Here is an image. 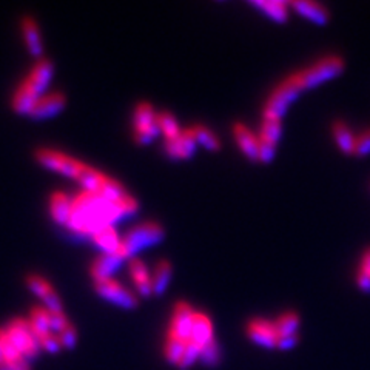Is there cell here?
Instances as JSON below:
<instances>
[{"label":"cell","instance_id":"6da1fadb","mask_svg":"<svg viewBox=\"0 0 370 370\" xmlns=\"http://www.w3.org/2000/svg\"><path fill=\"white\" fill-rule=\"evenodd\" d=\"M345 68V62L341 56H326L323 59L318 61L312 67L302 70L300 73L292 74V78L295 79L296 85L300 87L301 92L304 90L315 88L324 82L331 80L333 78H338L340 74Z\"/></svg>","mask_w":370,"mask_h":370},{"label":"cell","instance_id":"7a4b0ae2","mask_svg":"<svg viewBox=\"0 0 370 370\" xmlns=\"http://www.w3.org/2000/svg\"><path fill=\"white\" fill-rule=\"evenodd\" d=\"M164 240V228L156 222H144V224L131 228L123 236L119 244L118 252L125 259H131L137 252H141L145 247L158 244Z\"/></svg>","mask_w":370,"mask_h":370},{"label":"cell","instance_id":"3957f363","mask_svg":"<svg viewBox=\"0 0 370 370\" xmlns=\"http://www.w3.org/2000/svg\"><path fill=\"white\" fill-rule=\"evenodd\" d=\"M302 92L296 85L295 79L290 76L287 78L281 85L275 88V92L270 94L269 101L264 106V119H276L281 121L289 106L296 101Z\"/></svg>","mask_w":370,"mask_h":370},{"label":"cell","instance_id":"277c9868","mask_svg":"<svg viewBox=\"0 0 370 370\" xmlns=\"http://www.w3.org/2000/svg\"><path fill=\"white\" fill-rule=\"evenodd\" d=\"M5 333L8 336V340L20 350L25 359L35 358L39 353L40 345L36 335L31 331L28 321L14 319L13 323H10V326L5 328Z\"/></svg>","mask_w":370,"mask_h":370},{"label":"cell","instance_id":"5b68a950","mask_svg":"<svg viewBox=\"0 0 370 370\" xmlns=\"http://www.w3.org/2000/svg\"><path fill=\"white\" fill-rule=\"evenodd\" d=\"M36 159L42 164L44 167L57 173H62V175L74 179H76L79 168L82 166L79 161L70 158V156L62 154L59 152L47 150V148H39L36 152Z\"/></svg>","mask_w":370,"mask_h":370},{"label":"cell","instance_id":"8992f818","mask_svg":"<svg viewBox=\"0 0 370 370\" xmlns=\"http://www.w3.org/2000/svg\"><path fill=\"white\" fill-rule=\"evenodd\" d=\"M94 290L99 296H102L104 300L116 304V306L122 309L131 310V309L137 307L136 296L131 292H128L125 287H122L119 283L113 281V279L94 283Z\"/></svg>","mask_w":370,"mask_h":370},{"label":"cell","instance_id":"52a82bcc","mask_svg":"<svg viewBox=\"0 0 370 370\" xmlns=\"http://www.w3.org/2000/svg\"><path fill=\"white\" fill-rule=\"evenodd\" d=\"M279 136H281V121L264 119V123H262V128H261V135L258 139L261 162L269 164L275 158Z\"/></svg>","mask_w":370,"mask_h":370},{"label":"cell","instance_id":"ba28073f","mask_svg":"<svg viewBox=\"0 0 370 370\" xmlns=\"http://www.w3.org/2000/svg\"><path fill=\"white\" fill-rule=\"evenodd\" d=\"M193 315H195V312L192 310V307L188 306L187 302H184V301L178 302L176 307H175V314H173L168 335L176 336V338L183 340L185 343L190 341Z\"/></svg>","mask_w":370,"mask_h":370},{"label":"cell","instance_id":"9c48e42d","mask_svg":"<svg viewBox=\"0 0 370 370\" xmlns=\"http://www.w3.org/2000/svg\"><path fill=\"white\" fill-rule=\"evenodd\" d=\"M247 333H249L250 340L262 345V347L267 349H273L276 347V341H278V335L275 331V324L269 323L266 319H253L247 326Z\"/></svg>","mask_w":370,"mask_h":370},{"label":"cell","instance_id":"30bf717a","mask_svg":"<svg viewBox=\"0 0 370 370\" xmlns=\"http://www.w3.org/2000/svg\"><path fill=\"white\" fill-rule=\"evenodd\" d=\"M27 284L32 292L42 298V301L47 304L48 312H53V314H62V302L59 300V296H57L53 287L49 285L44 278H40L37 275H30L27 278Z\"/></svg>","mask_w":370,"mask_h":370},{"label":"cell","instance_id":"8fae6325","mask_svg":"<svg viewBox=\"0 0 370 370\" xmlns=\"http://www.w3.org/2000/svg\"><path fill=\"white\" fill-rule=\"evenodd\" d=\"M65 96L62 93H51L40 96L36 104L32 105V109L30 110V116L35 119H47L51 118L54 114L62 111L65 109Z\"/></svg>","mask_w":370,"mask_h":370},{"label":"cell","instance_id":"7c38bea8","mask_svg":"<svg viewBox=\"0 0 370 370\" xmlns=\"http://www.w3.org/2000/svg\"><path fill=\"white\" fill-rule=\"evenodd\" d=\"M196 148V139L192 128L180 131V135L171 141H166V152L171 159H188L192 158Z\"/></svg>","mask_w":370,"mask_h":370},{"label":"cell","instance_id":"4fadbf2b","mask_svg":"<svg viewBox=\"0 0 370 370\" xmlns=\"http://www.w3.org/2000/svg\"><path fill=\"white\" fill-rule=\"evenodd\" d=\"M123 261H125V258H123L118 250L113 253L101 254L92 266V276L94 279V283L111 279V275L119 269Z\"/></svg>","mask_w":370,"mask_h":370},{"label":"cell","instance_id":"5bb4252c","mask_svg":"<svg viewBox=\"0 0 370 370\" xmlns=\"http://www.w3.org/2000/svg\"><path fill=\"white\" fill-rule=\"evenodd\" d=\"M289 5H292L302 18H306L316 25H321V27L331 20V13H328L327 8L321 4L312 2V0H295V2Z\"/></svg>","mask_w":370,"mask_h":370},{"label":"cell","instance_id":"9a60e30c","mask_svg":"<svg viewBox=\"0 0 370 370\" xmlns=\"http://www.w3.org/2000/svg\"><path fill=\"white\" fill-rule=\"evenodd\" d=\"M233 135H235L238 145H240V148L247 158H249L252 162H259L258 139L253 136L252 131L245 125H242V123L236 122L233 125Z\"/></svg>","mask_w":370,"mask_h":370},{"label":"cell","instance_id":"2e32d148","mask_svg":"<svg viewBox=\"0 0 370 370\" xmlns=\"http://www.w3.org/2000/svg\"><path fill=\"white\" fill-rule=\"evenodd\" d=\"M332 135L335 142L338 145L340 152L345 156H353V148H355L357 135L353 133L350 127L344 121H335L332 123Z\"/></svg>","mask_w":370,"mask_h":370},{"label":"cell","instance_id":"e0dca14e","mask_svg":"<svg viewBox=\"0 0 370 370\" xmlns=\"http://www.w3.org/2000/svg\"><path fill=\"white\" fill-rule=\"evenodd\" d=\"M39 97L40 94L31 87L30 82L25 79L13 97V109L20 114H25V113L28 114L30 110L32 109V105L36 104Z\"/></svg>","mask_w":370,"mask_h":370},{"label":"cell","instance_id":"ac0fdd59","mask_svg":"<svg viewBox=\"0 0 370 370\" xmlns=\"http://www.w3.org/2000/svg\"><path fill=\"white\" fill-rule=\"evenodd\" d=\"M51 76H53V63H51V61L40 59L35 65V68L31 70L27 80L30 82L31 87L35 88L40 96H42L44 90L49 84V80H51Z\"/></svg>","mask_w":370,"mask_h":370},{"label":"cell","instance_id":"d6986e66","mask_svg":"<svg viewBox=\"0 0 370 370\" xmlns=\"http://www.w3.org/2000/svg\"><path fill=\"white\" fill-rule=\"evenodd\" d=\"M130 273L136 284V289L139 295L144 296V298H148V296L153 293V285H152V279L150 276H148V271L144 266V262L137 258H131Z\"/></svg>","mask_w":370,"mask_h":370},{"label":"cell","instance_id":"ffe728a7","mask_svg":"<svg viewBox=\"0 0 370 370\" xmlns=\"http://www.w3.org/2000/svg\"><path fill=\"white\" fill-rule=\"evenodd\" d=\"M190 341H193L195 344L199 345V347H202V345L213 341V326H211V321L207 315H204V314H195L193 315Z\"/></svg>","mask_w":370,"mask_h":370},{"label":"cell","instance_id":"44dd1931","mask_svg":"<svg viewBox=\"0 0 370 370\" xmlns=\"http://www.w3.org/2000/svg\"><path fill=\"white\" fill-rule=\"evenodd\" d=\"M22 30H23L25 42H27L28 45L30 53L32 56L39 57L40 54H42L44 47H42V40H40V32L37 28V23L35 22V19L27 16V18L22 19Z\"/></svg>","mask_w":370,"mask_h":370},{"label":"cell","instance_id":"7402d4cb","mask_svg":"<svg viewBox=\"0 0 370 370\" xmlns=\"http://www.w3.org/2000/svg\"><path fill=\"white\" fill-rule=\"evenodd\" d=\"M49 209H51V216L57 224L67 226L71 215V201L67 195L62 192L53 193L51 199H49Z\"/></svg>","mask_w":370,"mask_h":370},{"label":"cell","instance_id":"603a6c76","mask_svg":"<svg viewBox=\"0 0 370 370\" xmlns=\"http://www.w3.org/2000/svg\"><path fill=\"white\" fill-rule=\"evenodd\" d=\"M104 178L105 176L102 175L101 171H97V170L88 167V166H84V164H82L80 168H79L78 176H76V180L80 185H84L85 192L97 193L99 187H101Z\"/></svg>","mask_w":370,"mask_h":370},{"label":"cell","instance_id":"cb8c5ba5","mask_svg":"<svg viewBox=\"0 0 370 370\" xmlns=\"http://www.w3.org/2000/svg\"><path fill=\"white\" fill-rule=\"evenodd\" d=\"M253 5L261 8L269 18L278 23H284L289 19V11H287V5L289 4L285 2H279V0H257V2H253Z\"/></svg>","mask_w":370,"mask_h":370},{"label":"cell","instance_id":"d4e9b609","mask_svg":"<svg viewBox=\"0 0 370 370\" xmlns=\"http://www.w3.org/2000/svg\"><path fill=\"white\" fill-rule=\"evenodd\" d=\"M92 238L93 241L104 250V253H113L119 249L121 241L111 226H106L101 230H97Z\"/></svg>","mask_w":370,"mask_h":370},{"label":"cell","instance_id":"484cf974","mask_svg":"<svg viewBox=\"0 0 370 370\" xmlns=\"http://www.w3.org/2000/svg\"><path fill=\"white\" fill-rule=\"evenodd\" d=\"M156 123V113L153 106L147 102L139 104L135 111V135L153 127Z\"/></svg>","mask_w":370,"mask_h":370},{"label":"cell","instance_id":"4316f807","mask_svg":"<svg viewBox=\"0 0 370 370\" xmlns=\"http://www.w3.org/2000/svg\"><path fill=\"white\" fill-rule=\"evenodd\" d=\"M28 323L32 333L36 335V338H40V336L51 332V327H49V312L47 309L42 307L32 309Z\"/></svg>","mask_w":370,"mask_h":370},{"label":"cell","instance_id":"83f0119b","mask_svg":"<svg viewBox=\"0 0 370 370\" xmlns=\"http://www.w3.org/2000/svg\"><path fill=\"white\" fill-rule=\"evenodd\" d=\"M355 284L363 293H370V245L366 247V250L361 254Z\"/></svg>","mask_w":370,"mask_h":370},{"label":"cell","instance_id":"f1b7e54d","mask_svg":"<svg viewBox=\"0 0 370 370\" xmlns=\"http://www.w3.org/2000/svg\"><path fill=\"white\" fill-rule=\"evenodd\" d=\"M170 278H171V266L168 261H161L158 262V266H156L154 270V275L152 279V285H153V293L154 295H162L166 292L167 285L170 283Z\"/></svg>","mask_w":370,"mask_h":370},{"label":"cell","instance_id":"f546056e","mask_svg":"<svg viewBox=\"0 0 370 370\" xmlns=\"http://www.w3.org/2000/svg\"><path fill=\"white\" fill-rule=\"evenodd\" d=\"M97 195L104 197L106 202H118L121 201L123 196H125V190H123V187L118 183V180H114L111 178H104L101 187H99Z\"/></svg>","mask_w":370,"mask_h":370},{"label":"cell","instance_id":"4dcf8cb0","mask_svg":"<svg viewBox=\"0 0 370 370\" xmlns=\"http://www.w3.org/2000/svg\"><path fill=\"white\" fill-rule=\"evenodd\" d=\"M275 324V331L278 336H289L298 333L300 328V316L293 314V312H289V314H284L278 318Z\"/></svg>","mask_w":370,"mask_h":370},{"label":"cell","instance_id":"1f68e13d","mask_svg":"<svg viewBox=\"0 0 370 370\" xmlns=\"http://www.w3.org/2000/svg\"><path fill=\"white\" fill-rule=\"evenodd\" d=\"M156 123H158L159 131H162V135L166 136V141H171V139H176L180 135L176 119L167 111L156 114Z\"/></svg>","mask_w":370,"mask_h":370},{"label":"cell","instance_id":"d6a6232c","mask_svg":"<svg viewBox=\"0 0 370 370\" xmlns=\"http://www.w3.org/2000/svg\"><path fill=\"white\" fill-rule=\"evenodd\" d=\"M185 341L176 338V336L168 335V340L166 343V349H164V353H166V358L170 364L178 366L183 359L184 350H185Z\"/></svg>","mask_w":370,"mask_h":370},{"label":"cell","instance_id":"836d02e7","mask_svg":"<svg viewBox=\"0 0 370 370\" xmlns=\"http://www.w3.org/2000/svg\"><path fill=\"white\" fill-rule=\"evenodd\" d=\"M192 131H193V136L196 139V142H199L201 145H204L210 152H218L219 150L221 144L218 141V137L213 135L209 128H205L202 125H196L192 128Z\"/></svg>","mask_w":370,"mask_h":370},{"label":"cell","instance_id":"e575fe53","mask_svg":"<svg viewBox=\"0 0 370 370\" xmlns=\"http://www.w3.org/2000/svg\"><path fill=\"white\" fill-rule=\"evenodd\" d=\"M199 359L205 366H210V367H215L219 363L221 353H219V347H218V344L215 340L210 341L209 344L202 345Z\"/></svg>","mask_w":370,"mask_h":370},{"label":"cell","instance_id":"d590c367","mask_svg":"<svg viewBox=\"0 0 370 370\" xmlns=\"http://www.w3.org/2000/svg\"><path fill=\"white\" fill-rule=\"evenodd\" d=\"M199 355H201V347H199V345L195 344L193 341H187L183 359H180V363L178 364V367L180 370H187L188 367H192L197 359H199Z\"/></svg>","mask_w":370,"mask_h":370},{"label":"cell","instance_id":"8d00e7d4","mask_svg":"<svg viewBox=\"0 0 370 370\" xmlns=\"http://www.w3.org/2000/svg\"><path fill=\"white\" fill-rule=\"evenodd\" d=\"M370 154V127L361 131L359 135H357L355 139V148H353V156L355 158H366Z\"/></svg>","mask_w":370,"mask_h":370},{"label":"cell","instance_id":"74e56055","mask_svg":"<svg viewBox=\"0 0 370 370\" xmlns=\"http://www.w3.org/2000/svg\"><path fill=\"white\" fill-rule=\"evenodd\" d=\"M57 338H59L62 347H65V349H73L74 345H76V341H78L76 328H74L71 324H68L67 327L63 328L62 332L57 333Z\"/></svg>","mask_w":370,"mask_h":370},{"label":"cell","instance_id":"f35d334b","mask_svg":"<svg viewBox=\"0 0 370 370\" xmlns=\"http://www.w3.org/2000/svg\"><path fill=\"white\" fill-rule=\"evenodd\" d=\"M37 341H39L40 347H44L49 353H57L62 349L59 338H57V335L53 333V332H49V333L44 335V336H40V338H37Z\"/></svg>","mask_w":370,"mask_h":370},{"label":"cell","instance_id":"ab89813d","mask_svg":"<svg viewBox=\"0 0 370 370\" xmlns=\"http://www.w3.org/2000/svg\"><path fill=\"white\" fill-rule=\"evenodd\" d=\"M68 324L70 323H68L67 316L63 315V312L62 314H53V312H49V327H51L53 333L57 335L59 332H62Z\"/></svg>","mask_w":370,"mask_h":370},{"label":"cell","instance_id":"60d3db41","mask_svg":"<svg viewBox=\"0 0 370 370\" xmlns=\"http://www.w3.org/2000/svg\"><path fill=\"white\" fill-rule=\"evenodd\" d=\"M158 133H159V127H158V123H154L153 127L142 131V133H136L135 139L139 145H147L148 142H152L156 136H158Z\"/></svg>","mask_w":370,"mask_h":370},{"label":"cell","instance_id":"b9f144b4","mask_svg":"<svg viewBox=\"0 0 370 370\" xmlns=\"http://www.w3.org/2000/svg\"><path fill=\"white\" fill-rule=\"evenodd\" d=\"M300 343V336L298 333L295 335H289V336H278V341H276V347L281 349V350H290L293 349L296 344Z\"/></svg>","mask_w":370,"mask_h":370},{"label":"cell","instance_id":"7bdbcfd3","mask_svg":"<svg viewBox=\"0 0 370 370\" xmlns=\"http://www.w3.org/2000/svg\"><path fill=\"white\" fill-rule=\"evenodd\" d=\"M0 370H30V364H28V361L23 358L14 364H4L2 367H0Z\"/></svg>","mask_w":370,"mask_h":370},{"label":"cell","instance_id":"ee69618b","mask_svg":"<svg viewBox=\"0 0 370 370\" xmlns=\"http://www.w3.org/2000/svg\"><path fill=\"white\" fill-rule=\"evenodd\" d=\"M4 341H5V331H0V367L5 364L4 358Z\"/></svg>","mask_w":370,"mask_h":370}]
</instances>
